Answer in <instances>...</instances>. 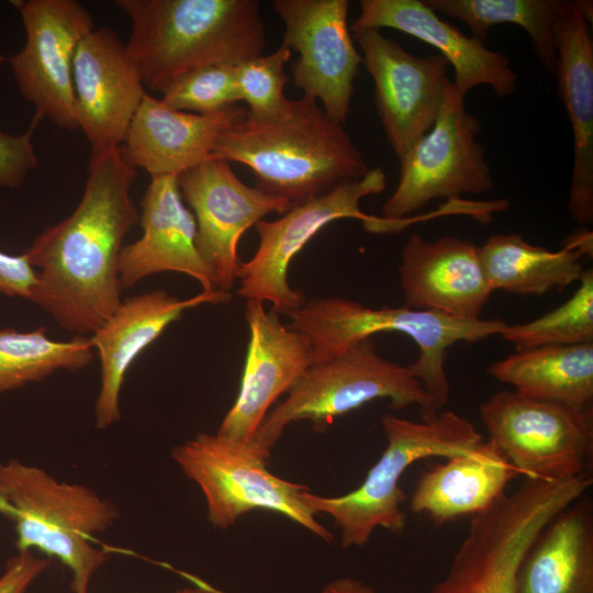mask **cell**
Segmentation results:
<instances>
[{
    "label": "cell",
    "instance_id": "22",
    "mask_svg": "<svg viewBox=\"0 0 593 593\" xmlns=\"http://www.w3.org/2000/svg\"><path fill=\"white\" fill-rule=\"evenodd\" d=\"M143 235L123 246L118 262L122 289L159 272L184 273L197 280L203 292L217 290L197 244V224L182 202L177 176L152 177L141 201Z\"/></svg>",
    "mask_w": 593,
    "mask_h": 593
},
{
    "label": "cell",
    "instance_id": "36",
    "mask_svg": "<svg viewBox=\"0 0 593 593\" xmlns=\"http://www.w3.org/2000/svg\"><path fill=\"white\" fill-rule=\"evenodd\" d=\"M36 283V270L24 254L10 255L0 250V293L30 300Z\"/></svg>",
    "mask_w": 593,
    "mask_h": 593
},
{
    "label": "cell",
    "instance_id": "19",
    "mask_svg": "<svg viewBox=\"0 0 593 593\" xmlns=\"http://www.w3.org/2000/svg\"><path fill=\"white\" fill-rule=\"evenodd\" d=\"M230 291L201 292L179 299L155 290L122 301L90 337L100 358V389L94 404L96 426L105 429L121 418L120 396L131 365L184 311L201 304L228 303Z\"/></svg>",
    "mask_w": 593,
    "mask_h": 593
},
{
    "label": "cell",
    "instance_id": "9",
    "mask_svg": "<svg viewBox=\"0 0 593 593\" xmlns=\"http://www.w3.org/2000/svg\"><path fill=\"white\" fill-rule=\"evenodd\" d=\"M171 459L200 488L213 527L227 529L240 516L264 510L284 515L327 542L334 541L333 534L303 501L302 492L307 488L272 474L267 469L269 458L250 441L200 433L175 447Z\"/></svg>",
    "mask_w": 593,
    "mask_h": 593
},
{
    "label": "cell",
    "instance_id": "8",
    "mask_svg": "<svg viewBox=\"0 0 593 593\" xmlns=\"http://www.w3.org/2000/svg\"><path fill=\"white\" fill-rule=\"evenodd\" d=\"M577 480L525 478L511 494L471 517L468 533L430 593H516L515 578L540 530L583 494Z\"/></svg>",
    "mask_w": 593,
    "mask_h": 593
},
{
    "label": "cell",
    "instance_id": "41",
    "mask_svg": "<svg viewBox=\"0 0 593 593\" xmlns=\"http://www.w3.org/2000/svg\"><path fill=\"white\" fill-rule=\"evenodd\" d=\"M5 60H7V58L3 55L0 54V64L5 61Z\"/></svg>",
    "mask_w": 593,
    "mask_h": 593
},
{
    "label": "cell",
    "instance_id": "4",
    "mask_svg": "<svg viewBox=\"0 0 593 593\" xmlns=\"http://www.w3.org/2000/svg\"><path fill=\"white\" fill-rule=\"evenodd\" d=\"M286 315L291 321L289 327L307 339L312 365L329 360L374 334L407 335L419 350L418 358L409 367L438 413L450 393L445 370L447 349L458 342L473 343L501 335L507 325L500 318L458 320L407 306L372 309L340 296L306 299Z\"/></svg>",
    "mask_w": 593,
    "mask_h": 593
},
{
    "label": "cell",
    "instance_id": "7",
    "mask_svg": "<svg viewBox=\"0 0 593 593\" xmlns=\"http://www.w3.org/2000/svg\"><path fill=\"white\" fill-rule=\"evenodd\" d=\"M377 399H388L393 410L416 405L422 421L438 414L410 367L381 357L370 337L329 360L311 365L249 441L269 458L288 425L310 421L315 430L325 432L336 417Z\"/></svg>",
    "mask_w": 593,
    "mask_h": 593
},
{
    "label": "cell",
    "instance_id": "1",
    "mask_svg": "<svg viewBox=\"0 0 593 593\" xmlns=\"http://www.w3.org/2000/svg\"><path fill=\"white\" fill-rule=\"evenodd\" d=\"M135 177L121 146L90 158L76 209L23 253L36 270L30 300L76 335L94 333L122 303L118 262L138 221L131 197Z\"/></svg>",
    "mask_w": 593,
    "mask_h": 593
},
{
    "label": "cell",
    "instance_id": "30",
    "mask_svg": "<svg viewBox=\"0 0 593 593\" xmlns=\"http://www.w3.org/2000/svg\"><path fill=\"white\" fill-rule=\"evenodd\" d=\"M90 337L54 340L45 327L0 329V393L40 382L59 370L77 371L93 360Z\"/></svg>",
    "mask_w": 593,
    "mask_h": 593
},
{
    "label": "cell",
    "instance_id": "10",
    "mask_svg": "<svg viewBox=\"0 0 593 593\" xmlns=\"http://www.w3.org/2000/svg\"><path fill=\"white\" fill-rule=\"evenodd\" d=\"M387 184L381 168H370L358 179L346 181L332 191L289 209L277 220L259 221L255 226L259 243L255 254L240 262L237 293L246 300L269 302L276 314H287L306 300L288 279L290 264L323 227L339 219H356L374 234L403 230L405 220H389L366 214L360 209L363 198L380 193Z\"/></svg>",
    "mask_w": 593,
    "mask_h": 593
},
{
    "label": "cell",
    "instance_id": "24",
    "mask_svg": "<svg viewBox=\"0 0 593 593\" xmlns=\"http://www.w3.org/2000/svg\"><path fill=\"white\" fill-rule=\"evenodd\" d=\"M581 4L559 23L557 92L568 114L573 137L569 212L581 225L593 223V41Z\"/></svg>",
    "mask_w": 593,
    "mask_h": 593
},
{
    "label": "cell",
    "instance_id": "5",
    "mask_svg": "<svg viewBox=\"0 0 593 593\" xmlns=\"http://www.w3.org/2000/svg\"><path fill=\"white\" fill-rule=\"evenodd\" d=\"M0 486L11 507L18 551H41L71 573L70 591L88 593L108 550L94 535L118 521L115 504L80 483L56 480L44 469L18 459L0 461Z\"/></svg>",
    "mask_w": 593,
    "mask_h": 593
},
{
    "label": "cell",
    "instance_id": "21",
    "mask_svg": "<svg viewBox=\"0 0 593 593\" xmlns=\"http://www.w3.org/2000/svg\"><path fill=\"white\" fill-rule=\"evenodd\" d=\"M359 7V16L351 25L354 34L394 29L429 44L452 66V83L462 96L478 86L490 87L499 98H506L516 90L518 76L505 54L463 34L441 20L424 1L361 0Z\"/></svg>",
    "mask_w": 593,
    "mask_h": 593
},
{
    "label": "cell",
    "instance_id": "35",
    "mask_svg": "<svg viewBox=\"0 0 593 593\" xmlns=\"http://www.w3.org/2000/svg\"><path fill=\"white\" fill-rule=\"evenodd\" d=\"M47 566L48 561L37 557L33 551H18L7 561L0 575V593H26Z\"/></svg>",
    "mask_w": 593,
    "mask_h": 593
},
{
    "label": "cell",
    "instance_id": "18",
    "mask_svg": "<svg viewBox=\"0 0 593 593\" xmlns=\"http://www.w3.org/2000/svg\"><path fill=\"white\" fill-rule=\"evenodd\" d=\"M245 318L249 340L239 391L216 433L239 443L251 439L270 406L312 365L307 339L283 325L265 303L247 300Z\"/></svg>",
    "mask_w": 593,
    "mask_h": 593
},
{
    "label": "cell",
    "instance_id": "37",
    "mask_svg": "<svg viewBox=\"0 0 593 593\" xmlns=\"http://www.w3.org/2000/svg\"><path fill=\"white\" fill-rule=\"evenodd\" d=\"M320 593H376L374 590L361 580L343 577L328 582Z\"/></svg>",
    "mask_w": 593,
    "mask_h": 593
},
{
    "label": "cell",
    "instance_id": "3",
    "mask_svg": "<svg viewBox=\"0 0 593 593\" xmlns=\"http://www.w3.org/2000/svg\"><path fill=\"white\" fill-rule=\"evenodd\" d=\"M130 19L126 44L144 87L163 93L184 75L261 55L265 24L256 0H116Z\"/></svg>",
    "mask_w": 593,
    "mask_h": 593
},
{
    "label": "cell",
    "instance_id": "2",
    "mask_svg": "<svg viewBox=\"0 0 593 593\" xmlns=\"http://www.w3.org/2000/svg\"><path fill=\"white\" fill-rule=\"evenodd\" d=\"M212 158L246 165L256 188L292 206L358 179L370 169L343 125L305 96L288 99L271 116L247 113L221 135Z\"/></svg>",
    "mask_w": 593,
    "mask_h": 593
},
{
    "label": "cell",
    "instance_id": "33",
    "mask_svg": "<svg viewBox=\"0 0 593 593\" xmlns=\"http://www.w3.org/2000/svg\"><path fill=\"white\" fill-rule=\"evenodd\" d=\"M161 100L170 108L209 114L239 101L234 64H214L195 69L171 83Z\"/></svg>",
    "mask_w": 593,
    "mask_h": 593
},
{
    "label": "cell",
    "instance_id": "23",
    "mask_svg": "<svg viewBox=\"0 0 593 593\" xmlns=\"http://www.w3.org/2000/svg\"><path fill=\"white\" fill-rule=\"evenodd\" d=\"M247 113L236 103L209 114L179 111L146 92L122 152L150 177L178 176L211 158L221 135Z\"/></svg>",
    "mask_w": 593,
    "mask_h": 593
},
{
    "label": "cell",
    "instance_id": "16",
    "mask_svg": "<svg viewBox=\"0 0 593 593\" xmlns=\"http://www.w3.org/2000/svg\"><path fill=\"white\" fill-rule=\"evenodd\" d=\"M181 197L197 224L195 244L217 290L230 291L240 265L243 234L270 213L283 214L291 203L244 183L230 163L209 158L177 176Z\"/></svg>",
    "mask_w": 593,
    "mask_h": 593
},
{
    "label": "cell",
    "instance_id": "38",
    "mask_svg": "<svg viewBox=\"0 0 593 593\" xmlns=\"http://www.w3.org/2000/svg\"><path fill=\"white\" fill-rule=\"evenodd\" d=\"M564 246L578 250L583 257L592 258V232L579 231L573 233L568 237Z\"/></svg>",
    "mask_w": 593,
    "mask_h": 593
},
{
    "label": "cell",
    "instance_id": "20",
    "mask_svg": "<svg viewBox=\"0 0 593 593\" xmlns=\"http://www.w3.org/2000/svg\"><path fill=\"white\" fill-rule=\"evenodd\" d=\"M405 306L458 320H478L493 292L480 248L455 236L425 239L411 234L399 267Z\"/></svg>",
    "mask_w": 593,
    "mask_h": 593
},
{
    "label": "cell",
    "instance_id": "6",
    "mask_svg": "<svg viewBox=\"0 0 593 593\" xmlns=\"http://www.w3.org/2000/svg\"><path fill=\"white\" fill-rule=\"evenodd\" d=\"M387 447L362 483L340 496L302 492L316 514L329 515L340 529L343 548L363 547L376 528L401 534L406 527L400 480L410 466L432 457L450 458L472 450L483 438L472 423L452 411L429 421L414 422L387 414L381 418Z\"/></svg>",
    "mask_w": 593,
    "mask_h": 593
},
{
    "label": "cell",
    "instance_id": "29",
    "mask_svg": "<svg viewBox=\"0 0 593 593\" xmlns=\"http://www.w3.org/2000/svg\"><path fill=\"white\" fill-rule=\"evenodd\" d=\"M436 13L463 22L484 43L491 27L515 24L529 35L542 68L553 75L559 23L575 5L569 0H425Z\"/></svg>",
    "mask_w": 593,
    "mask_h": 593
},
{
    "label": "cell",
    "instance_id": "25",
    "mask_svg": "<svg viewBox=\"0 0 593 593\" xmlns=\"http://www.w3.org/2000/svg\"><path fill=\"white\" fill-rule=\"evenodd\" d=\"M521 475L496 445L482 440L469 452L447 458L425 471L410 500V508L436 525L474 516L491 507L510 481Z\"/></svg>",
    "mask_w": 593,
    "mask_h": 593
},
{
    "label": "cell",
    "instance_id": "12",
    "mask_svg": "<svg viewBox=\"0 0 593 593\" xmlns=\"http://www.w3.org/2000/svg\"><path fill=\"white\" fill-rule=\"evenodd\" d=\"M465 98L451 83L433 127L399 158V182L382 205L383 217L406 220L433 200L493 188L485 148L477 141L481 123Z\"/></svg>",
    "mask_w": 593,
    "mask_h": 593
},
{
    "label": "cell",
    "instance_id": "40",
    "mask_svg": "<svg viewBox=\"0 0 593 593\" xmlns=\"http://www.w3.org/2000/svg\"><path fill=\"white\" fill-rule=\"evenodd\" d=\"M11 507L10 505L8 504L4 495H3V492L1 490V486H0V514L4 515L5 517H8L10 519L11 517Z\"/></svg>",
    "mask_w": 593,
    "mask_h": 593
},
{
    "label": "cell",
    "instance_id": "32",
    "mask_svg": "<svg viewBox=\"0 0 593 593\" xmlns=\"http://www.w3.org/2000/svg\"><path fill=\"white\" fill-rule=\"evenodd\" d=\"M291 51L282 44L268 55H258L235 65V83L239 100L248 105V115L267 118L276 114L288 100L284 86L289 77L284 65Z\"/></svg>",
    "mask_w": 593,
    "mask_h": 593
},
{
    "label": "cell",
    "instance_id": "11",
    "mask_svg": "<svg viewBox=\"0 0 593 593\" xmlns=\"http://www.w3.org/2000/svg\"><path fill=\"white\" fill-rule=\"evenodd\" d=\"M492 440L519 474L564 481L586 472L593 411L499 391L479 409Z\"/></svg>",
    "mask_w": 593,
    "mask_h": 593
},
{
    "label": "cell",
    "instance_id": "27",
    "mask_svg": "<svg viewBox=\"0 0 593 593\" xmlns=\"http://www.w3.org/2000/svg\"><path fill=\"white\" fill-rule=\"evenodd\" d=\"M488 372L524 396L592 407L593 343L516 350L490 365Z\"/></svg>",
    "mask_w": 593,
    "mask_h": 593
},
{
    "label": "cell",
    "instance_id": "15",
    "mask_svg": "<svg viewBox=\"0 0 593 593\" xmlns=\"http://www.w3.org/2000/svg\"><path fill=\"white\" fill-rule=\"evenodd\" d=\"M374 82V105L394 155L400 158L435 124L451 81L440 54L405 51L378 30L354 34Z\"/></svg>",
    "mask_w": 593,
    "mask_h": 593
},
{
    "label": "cell",
    "instance_id": "31",
    "mask_svg": "<svg viewBox=\"0 0 593 593\" xmlns=\"http://www.w3.org/2000/svg\"><path fill=\"white\" fill-rule=\"evenodd\" d=\"M573 295L555 310L522 324H507L501 336L516 350L593 343V270L585 269Z\"/></svg>",
    "mask_w": 593,
    "mask_h": 593
},
{
    "label": "cell",
    "instance_id": "39",
    "mask_svg": "<svg viewBox=\"0 0 593 593\" xmlns=\"http://www.w3.org/2000/svg\"><path fill=\"white\" fill-rule=\"evenodd\" d=\"M175 593H221V592L210 589V588L195 586V588H184V589L178 590Z\"/></svg>",
    "mask_w": 593,
    "mask_h": 593
},
{
    "label": "cell",
    "instance_id": "28",
    "mask_svg": "<svg viewBox=\"0 0 593 593\" xmlns=\"http://www.w3.org/2000/svg\"><path fill=\"white\" fill-rule=\"evenodd\" d=\"M480 248L481 261L493 291L540 295L580 280L583 255L563 246L552 251L527 243L521 234H495Z\"/></svg>",
    "mask_w": 593,
    "mask_h": 593
},
{
    "label": "cell",
    "instance_id": "17",
    "mask_svg": "<svg viewBox=\"0 0 593 593\" xmlns=\"http://www.w3.org/2000/svg\"><path fill=\"white\" fill-rule=\"evenodd\" d=\"M72 83L78 128L90 144V158L120 147L146 91L126 44L113 30L94 29L82 38Z\"/></svg>",
    "mask_w": 593,
    "mask_h": 593
},
{
    "label": "cell",
    "instance_id": "13",
    "mask_svg": "<svg viewBox=\"0 0 593 593\" xmlns=\"http://www.w3.org/2000/svg\"><path fill=\"white\" fill-rule=\"evenodd\" d=\"M25 43L9 57L21 96L36 110L34 121L47 118L65 130H77L72 66L78 45L93 31L90 12L77 0H13Z\"/></svg>",
    "mask_w": 593,
    "mask_h": 593
},
{
    "label": "cell",
    "instance_id": "34",
    "mask_svg": "<svg viewBox=\"0 0 593 593\" xmlns=\"http://www.w3.org/2000/svg\"><path fill=\"white\" fill-rule=\"evenodd\" d=\"M36 123L20 134H11L0 128V189H20L38 165L32 143Z\"/></svg>",
    "mask_w": 593,
    "mask_h": 593
},
{
    "label": "cell",
    "instance_id": "26",
    "mask_svg": "<svg viewBox=\"0 0 593 593\" xmlns=\"http://www.w3.org/2000/svg\"><path fill=\"white\" fill-rule=\"evenodd\" d=\"M516 593H593V511L582 496L557 514L517 568Z\"/></svg>",
    "mask_w": 593,
    "mask_h": 593
},
{
    "label": "cell",
    "instance_id": "14",
    "mask_svg": "<svg viewBox=\"0 0 593 593\" xmlns=\"http://www.w3.org/2000/svg\"><path fill=\"white\" fill-rule=\"evenodd\" d=\"M348 0H275L272 9L283 21L282 45L299 57L292 79L303 96L320 100L334 122H346L362 56L347 22Z\"/></svg>",
    "mask_w": 593,
    "mask_h": 593
}]
</instances>
